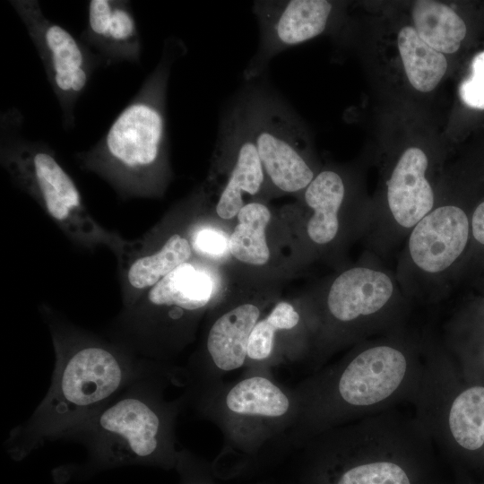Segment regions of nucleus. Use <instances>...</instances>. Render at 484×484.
<instances>
[{"mask_svg": "<svg viewBox=\"0 0 484 484\" xmlns=\"http://www.w3.org/2000/svg\"><path fill=\"white\" fill-rule=\"evenodd\" d=\"M427 339L402 327L367 339L303 380L290 434L295 444L362 418L412 403L421 385Z\"/></svg>", "mask_w": 484, "mask_h": 484, "instance_id": "obj_1", "label": "nucleus"}, {"mask_svg": "<svg viewBox=\"0 0 484 484\" xmlns=\"http://www.w3.org/2000/svg\"><path fill=\"white\" fill-rule=\"evenodd\" d=\"M48 324L56 359L50 386L32 414L4 441L6 453L17 462L47 441L65 439L161 364L59 319L51 317Z\"/></svg>", "mask_w": 484, "mask_h": 484, "instance_id": "obj_2", "label": "nucleus"}, {"mask_svg": "<svg viewBox=\"0 0 484 484\" xmlns=\"http://www.w3.org/2000/svg\"><path fill=\"white\" fill-rule=\"evenodd\" d=\"M160 364L122 391L65 439L81 443L86 459L73 471L77 478L127 466L175 470L177 419L188 402L185 392L169 399L171 385L186 387L183 371Z\"/></svg>", "mask_w": 484, "mask_h": 484, "instance_id": "obj_3", "label": "nucleus"}, {"mask_svg": "<svg viewBox=\"0 0 484 484\" xmlns=\"http://www.w3.org/2000/svg\"><path fill=\"white\" fill-rule=\"evenodd\" d=\"M186 53L180 39H166L137 93L93 146L74 155L80 169L101 177L125 199L161 196L169 183L168 87L173 65Z\"/></svg>", "mask_w": 484, "mask_h": 484, "instance_id": "obj_4", "label": "nucleus"}, {"mask_svg": "<svg viewBox=\"0 0 484 484\" xmlns=\"http://www.w3.org/2000/svg\"><path fill=\"white\" fill-rule=\"evenodd\" d=\"M433 445L415 416L385 411L307 440L306 484H419Z\"/></svg>", "mask_w": 484, "mask_h": 484, "instance_id": "obj_5", "label": "nucleus"}, {"mask_svg": "<svg viewBox=\"0 0 484 484\" xmlns=\"http://www.w3.org/2000/svg\"><path fill=\"white\" fill-rule=\"evenodd\" d=\"M188 402L223 434V447L212 463L216 478L248 469L266 444L290 436L299 413L295 388L265 372H246L239 380L222 381Z\"/></svg>", "mask_w": 484, "mask_h": 484, "instance_id": "obj_6", "label": "nucleus"}, {"mask_svg": "<svg viewBox=\"0 0 484 484\" xmlns=\"http://www.w3.org/2000/svg\"><path fill=\"white\" fill-rule=\"evenodd\" d=\"M411 303L395 272L367 252L360 262L333 278L310 311L315 365L318 367L346 346L404 327Z\"/></svg>", "mask_w": 484, "mask_h": 484, "instance_id": "obj_7", "label": "nucleus"}, {"mask_svg": "<svg viewBox=\"0 0 484 484\" xmlns=\"http://www.w3.org/2000/svg\"><path fill=\"white\" fill-rule=\"evenodd\" d=\"M23 123L15 108L1 113L0 161L12 181L74 243L88 249L107 246L116 255L125 239L92 217L55 151L45 142L24 137Z\"/></svg>", "mask_w": 484, "mask_h": 484, "instance_id": "obj_8", "label": "nucleus"}, {"mask_svg": "<svg viewBox=\"0 0 484 484\" xmlns=\"http://www.w3.org/2000/svg\"><path fill=\"white\" fill-rule=\"evenodd\" d=\"M248 125L269 184L298 193L315 177L306 133L290 105L274 91L253 87L242 96Z\"/></svg>", "mask_w": 484, "mask_h": 484, "instance_id": "obj_9", "label": "nucleus"}, {"mask_svg": "<svg viewBox=\"0 0 484 484\" xmlns=\"http://www.w3.org/2000/svg\"><path fill=\"white\" fill-rule=\"evenodd\" d=\"M43 64L48 81L58 101L62 125H75L79 99L99 67L102 58L62 25L48 19L37 0H12Z\"/></svg>", "mask_w": 484, "mask_h": 484, "instance_id": "obj_10", "label": "nucleus"}, {"mask_svg": "<svg viewBox=\"0 0 484 484\" xmlns=\"http://www.w3.org/2000/svg\"><path fill=\"white\" fill-rule=\"evenodd\" d=\"M212 174L227 177L215 207L217 215L223 220L238 215L245 204L244 194L256 196L269 184L241 97L220 120Z\"/></svg>", "mask_w": 484, "mask_h": 484, "instance_id": "obj_11", "label": "nucleus"}, {"mask_svg": "<svg viewBox=\"0 0 484 484\" xmlns=\"http://www.w3.org/2000/svg\"><path fill=\"white\" fill-rule=\"evenodd\" d=\"M253 12L260 39L243 73L248 82L259 77L282 51L324 32L333 4L326 0H259L254 3Z\"/></svg>", "mask_w": 484, "mask_h": 484, "instance_id": "obj_12", "label": "nucleus"}, {"mask_svg": "<svg viewBox=\"0 0 484 484\" xmlns=\"http://www.w3.org/2000/svg\"><path fill=\"white\" fill-rule=\"evenodd\" d=\"M193 247L180 231L161 237L152 231L125 239L116 255L124 310L133 307L154 285L182 264L191 261Z\"/></svg>", "mask_w": 484, "mask_h": 484, "instance_id": "obj_13", "label": "nucleus"}, {"mask_svg": "<svg viewBox=\"0 0 484 484\" xmlns=\"http://www.w3.org/2000/svg\"><path fill=\"white\" fill-rule=\"evenodd\" d=\"M80 39L102 58L106 67L141 61L142 39L129 1H89Z\"/></svg>", "mask_w": 484, "mask_h": 484, "instance_id": "obj_14", "label": "nucleus"}, {"mask_svg": "<svg viewBox=\"0 0 484 484\" xmlns=\"http://www.w3.org/2000/svg\"><path fill=\"white\" fill-rule=\"evenodd\" d=\"M303 192L311 211L306 226L309 240L324 248L336 244L345 228L347 186L343 177L333 169L322 170Z\"/></svg>", "mask_w": 484, "mask_h": 484, "instance_id": "obj_15", "label": "nucleus"}, {"mask_svg": "<svg viewBox=\"0 0 484 484\" xmlns=\"http://www.w3.org/2000/svg\"><path fill=\"white\" fill-rule=\"evenodd\" d=\"M412 19L419 37L443 54L456 52L466 35L462 19L452 8L439 2H415Z\"/></svg>", "mask_w": 484, "mask_h": 484, "instance_id": "obj_16", "label": "nucleus"}, {"mask_svg": "<svg viewBox=\"0 0 484 484\" xmlns=\"http://www.w3.org/2000/svg\"><path fill=\"white\" fill-rule=\"evenodd\" d=\"M301 321L300 312L292 304L286 301L277 303L266 316L256 323L250 334L246 372L271 374V367L276 364V330H295Z\"/></svg>", "mask_w": 484, "mask_h": 484, "instance_id": "obj_17", "label": "nucleus"}, {"mask_svg": "<svg viewBox=\"0 0 484 484\" xmlns=\"http://www.w3.org/2000/svg\"><path fill=\"white\" fill-rule=\"evenodd\" d=\"M272 213L268 206L254 201L245 203L238 212V224L229 239V253L239 262L263 265L270 258L265 229Z\"/></svg>", "mask_w": 484, "mask_h": 484, "instance_id": "obj_18", "label": "nucleus"}, {"mask_svg": "<svg viewBox=\"0 0 484 484\" xmlns=\"http://www.w3.org/2000/svg\"><path fill=\"white\" fill-rule=\"evenodd\" d=\"M398 49L413 88L422 92L434 90L446 72L447 61L444 54L424 42L411 26L400 30Z\"/></svg>", "mask_w": 484, "mask_h": 484, "instance_id": "obj_19", "label": "nucleus"}, {"mask_svg": "<svg viewBox=\"0 0 484 484\" xmlns=\"http://www.w3.org/2000/svg\"><path fill=\"white\" fill-rule=\"evenodd\" d=\"M179 476L178 484H216L212 464L187 449H181L175 469Z\"/></svg>", "mask_w": 484, "mask_h": 484, "instance_id": "obj_20", "label": "nucleus"}, {"mask_svg": "<svg viewBox=\"0 0 484 484\" xmlns=\"http://www.w3.org/2000/svg\"><path fill=\"white\" fill-rule=\"evenodd\" d=\"M459 96L466 106L484 110V51L472 58L471 74L461 82Z\"/></svg>", "mask_w": 484, "mask_h": 484, "instance_id": "obj_21", "label": "nucleus"}, {"mask_svg": "<svg viewBox=\"0 0 484 484\" xmlns=\"http://www.w3.org/2000/svg\"><path fill=\"white\" fill-rule=\"evenodd\" d=\"M189 238L193 250L203 255L219 257L229 250V238L214 228H196Z\"/></svg>", "mask_w": 484, "mask_h": 484, "instance_id": "obj_22", "label": "nucleus"}, {"mask_svg": "<svg viewBox=\"0 0 484 484\" xmlns=\"http://www.w3.org/2000/svg\"><path fill=\"white\" fill-rule=\"evenodd\" d=\"M471 236L475 241L484 246V202L478 204L472 212Z\"/></svg>", "mask_w": 484, "mask_h": 484, "instance_id": "obj_23", "label": "nucleus"}, {"mask_svg": "<svg viewBox=\"0 0 484 484\" xmlns=\"http://www.w3.org/2000/svg\"><path fill=\"white\" fill-rule=\"evenodd\" d=\"M483 364H484V355H483Z\"/></svg>", "mask_w": 484, "mask_h": 484, "instance_id": "obj_24", "label": "nucleus"}, {"mask_svg": "<svg viewBox=\"0 0 484 484\" xmlns=\"http://www.w3.org/2000/svg\"><path fill=\"white\" fill-rule=\"evenodd\" d=\"M483 454H484V446H483Z\"/></svg>", "mask_w": 484, "mask_h": 484, "instance_id": "obj_25", "label": "nucleus"}]
</instances>
